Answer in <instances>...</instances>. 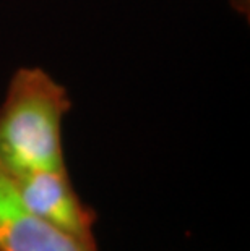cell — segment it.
Wrapping results in <instances>:
<instances>
[{"label":"cell","mask_w":250,"mask_h":251,"mask_svg":"<svg viewBox=\"0 0 250 251\" xmlns=\"http://www.w3.org/2000/svg\"><path fill=\"white\" fill-rule=\"evenodd\" d=\"M72 109L67 89L39 67L12 75L0 105V164L8 174L67 172L63 119Z\"/></svg>","instance_id":"obj_1"},{"label":"cell","mask_w":250,"mask_h":251,"mask_svg":"<svg viewBox=\"0 0 250 251\" xmlns=\"http://www.w3.org/2000/svg\"><path fill=\"white\" fill-rule=\"evenodd\" d=\"M21 201L28 209L60 230L98 247L93 227L96 216L73 188L68 172L10 174Z\"/></svg>","instance_id":"obj_2"},{"label":"cell","mask_w":250,"mask_h":251,"mask_svg":"<svg viewBox=\"0 0 250 251\" xmlns=\"http://www.w3.org/2000/svg\"><path fill=\"white\" fill-rule=\"evenodd\" d=\"M0 251H99L33 214L0 164Z\"/></svg>","instance_id":"obj_3"},{"label":"cell","mask_w":250,"mask_h":251,"mask_svg":"<svg viewBox=\"0 0 250 251\" xmlns=\"http://www.w3.org/2000/svg\"><path fill=\"white\" fill-rule=\"evenodd\" d=\"M229 3L232 5V8L237 13H241L242 17L249 18L250 15V0H229Z\"/></svg>","instance_id":"obj_4"}]
</instances>
